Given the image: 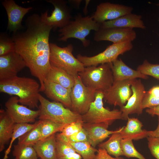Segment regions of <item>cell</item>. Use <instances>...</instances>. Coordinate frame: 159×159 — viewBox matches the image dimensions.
<instances>
[{"label": "cell", "mask_w": 159, "mask_h": 159, "mask_svg": "<svg viewBox=\"0 0 159 159\" xmlns=\"http://www.w3.org/2000/svg\"><path fill=\"white\" fill-rule=\"evenodd\" d=\"M44 92L48 98L54 101L61 103L71 110L72 89L46 80L44 82Z\"/></svg>", "instance_id": "18"}, {"label": "cell", "mask_w": 159, "mask_h": 159, "mask_svg": "<svg viewBox=\"0 0 159 159\" xmlns=\"http://www.w3.org/2000/svg\"></svg>", "instance_id": "48"}, {"label": "cell", "mask_w": 159, "mask_h": 159, "mask_svg": "<svg viewBox=\"0 0 159 159\" xmlns=\"http://www.w3.org/2000/svg\"><path fill=\"white\" fill-rule=\"evenodd\" d=\"M74 76V83L71 93V110L82 115L95 100L96 92L85 85L78 74Z\"/></svg>", "instance_id": "9"}, {"label": "cell", "mask_w": 159, "mask_h": 159, "mask_svg": "<svg viewBox=\"0 0 159 159\" xmlns=\"http://www.w3.org/2000/svg\"><path fill=\"white\" fill-rule=\"evenodd\" d=\"M148 148L152 155L156 159H159V138L148 137Z\"/></svg>", "instance_id": "38"}, {"label": "cell", "mask_w": 159, "mask_h": 159, "mask_svg": "<svg viewBox=\"0 0 159 159\" xmlns=\"http://www.w3.org/2000/svg\"><path fill=\"white\" fill-rule=\"evenodd\" d=\"M39 120L41 121L42 125L40 140H43L57 132H61L67 125L59 123L49 120Z\"/></svg>", "instance_id": "31"}, {"label": "cell", "mask_w": 159, "mask_h": 159, "mask_svg": "<svg viewBox=\"0 0 159 159\" xmlns=\"http://www.w3.org/2000/svg\"><path fill=\"white\" fill-rule=\"evenodd\" d=\"M58 134L62 138L71 142H89L87 133L83 127L81 131L78 133L68 137H66L62 136L59 133H58Z\"/></svg>", "instance_id": "37"}, {"label": "cell", "mask_w": 159, "mask_h": 159, "mask_svg": "<svg viewBox=\"0 0 159 159\" xmlns=\"http://www.w3.org/2000/svg\"><path fill=\"white\" fill-rule=\"evenodd\" d=\"M67 88L72 89L74 83V76L63 70L51 65L46 79Z\"/></svg>", "instance_id": "25"}, {"label": "cell", "mask_w": 159, "mask_h": 159, "mask_svg": "<svg viewBox=\"0 0 159 159\" xmlns=\"http://www.w3.org/2000/svg\"><path fill=\"white\" fill-rule=\"evenodd\" d=\"M56 159H82L69 144L57 134Z\"/></svg>", "instance_id": "27"}, {"label": "cell", "mask_w": 159, "mask_h": 159, "mask_svg": "<svg viewBox=\"0 0 159 159\" xmlns=\"http://www.w3.org/2000/svg\"><path fill=\"white\" fill-rule=\"evenodd\" d=\"M50 47L51 65L60 68L73 76L84 69L83 64L73 54V47L72 44L61 47L56 44L50 43Z\"/></svg>", "instance_id": "6"}, {"label": "cell", "mask_w": 159, "mask_h": 159, "mask_svg": "<svg viewBox=\"0 0 159 159\" xmlns=\"http://www.w3.org/2000/svg\"><path fill=\"white\" fill-rule=\"evenodd\" d=\"M95 159H124L122 158H114L109 155L104 149L99 148Z\"/></svg>", "instance_id": "40"}, {"label": "cell", "mask_w": 159, "mask_h": 159, "mask_svg": "<svg viewBox=\"0 0 159 159\" xmlns=\"http://www.w3.org/2000/svg\"><path fill=\"white\" fill-rule=\"evenodd\" d=\"M158 105L159 98L152 96L146 92L142 102L143 109L150 108Z\"/></svg>", "instance_id": "39"}, {"label": "cell", "mask_w": 159, "mask_h": 159, "mask_svg": "<svg viewBox=\"0 0 159 159\" xmlns=\"http://www.w3.org/2000/svg\"><path fill=\"white\" fill-rule=\"evenodd\" d=\"M39 120H49L65 125L82 120V115L65 107L60 103L50 101L40 94Z\"/></svg>", "instance_id": "5"}, {"label": "cell", "mask_w": 159, "mask_h": 159, "mask_svg": "<svg viewBox=\"0 0 159 159\" xmlns=\"http://www.w3.org/2000/svg\"><path fill=\"white\" fill-rule=\"evenodd\" d=\"M121 130L113 133L107 140L100 143L98 145L99 148L104 149L109 155L115 157L124 156L121 147Z\"/></svg>", "instance_id": "26"}, {"label": "cell", "mask_w": 159, "mask_h": 159, "mask_svg": "<svg viewBox=\"0 0 159 159\" xmlns=\"http://www.w3.org/2000/svg\"><path fill=\"white\" fill-rule=\"evenodd\" d=\"M40 85L33 79L14 77L0 81V92L18 97L19 103L32 109H38Z\"/></svg>", "instance_id": "2"}, {"label": "cell", "mask_w": 159, "mask_h": 159, "mask_svg": "<svg viewBox=\"0 0 159 159\" xmlns=\"http://www.w3.org/2000/svg\"><path fill=\"white\" fill-rule=\"evenodd\" d=\"M15 51V44L12 37L1 33L0 36V56Z\"/></svg>", "instance_id": "35"}, {"label": "cell", "mask_w": 159, "mask_h": 159, "mask_svg": "<svg viewBox=\"0 0 159 159\" xmlns=\"http://www.w3.org/2000/svg\"><path fill=\"white\" fill-rule=\"evenodd\" d=\"M41 121L39 120L36 125L18 138L17 144L32 146L40 140L41 135Z\"/></svg>", "instance_id": "29"}, {"label": "cell", "mask_w": 159, "mask_h": 159, "mask_svg": "<svg viewBox=\"0 0 159 159\" xmlns=\"http://www.w3.org/2000/svg\"><path fill=\"white\" fill-rule=\"evenodd\" d=\"M132 42L113 43L102 52L92 57L83 56L80 54L77 56V59L85 67L112 63L117 59L118 57L132 49Z\"/></svg>", "instance_id": "8"}, {"label": "cell", "mask_w": 159, "mask_h": 159, "mask_svg": "<svg viewBox=\"0 0 159 159\" xmlns=\"http://www.w3.org/2000/svg\"><path fill=\"white\" fill-rule=\"evenodd\" d=\"M111 69L114 81L133 80L138 78L144 80L148 79V76L128 67L120 58L112 63Z\"/></svg>", "instance_id": "21"}, {"label": "cell", "mask_w": 159, "mask_h": 159, "mask_svg": "<svg viewBox=\"0 0 159 159\" xmlns=\"http://www.w3.org/2000/svg\"><path fill=\"white\" fill-rule=\"evenodd\" d=\"M135 79L114 81L112 86L104 93V99L108 104L120 107L132 94L131 85Z\"/></svg>", "instance_id": "13"}, {"label": "cell", "mask_w": 159, "mask_h": 159, "mask_svg": "<svg viewBox=\"0 0 159 159\" xmlns=\"http://www.w3.org/2000/svg\"><path fill=\"white\" fill-rule=\"evenodd\" d=\"M146 92L152 96L159 98V86H153Z\"/></svg>", "instance_id": "42"}, {"label": "cell", "mask_w": 159, "mask_h": 159, "mask_svg": "<svg viewBox=\"0 0 159 159\" xmlns=\"http://www.w3.org/2000/svg\"><path fill=\"white\" fill-rule=\"evenodd\" d=\"M37 122L38 121L32 124L29 123L15 124L13 133L11 139L9 146L5 152L3 159H6L7 158V155L11 150L12 144L14 140L34 127Z\"/></svg>", "instance_id": "32"}, {"label": "cell", "mask_w": 159, "mask_h": 159, "mask_svg": "<svg viewBox=\"0 0 159 159\" xmlns=\"http://www.w3.org/2000/svg\"><path fill=\"white\" fill-rule=\"evenodd\" d=\"M82 1V0H70L67 1V2L72 5L75 8L79 9Z\"/></svg>", "instance_id": "44"}, {"label": "cell", "mask_w": 159, "mask_h": 159, "mask_svg": "<svg viewBox=\"0 0 159 159\" xmlns=\"http://www.w3.org/2000/svg\"><path fill=\"white\" fill-rule=\"evenodd\" d=\"M137 70L144 74L151 76L159 80V64L150 63L145 59L142 64L138 66Z\"/></svg>", "instance_id": "34"}, {"label": "cell", "mask_w": 159, "mask_h": 159, "mask_svg": "<svg viewBox=\"0 0 159 159\" xmlns=\"http://www.w3.org/2000/svg\"><path fill=\"white\" fill-rule=\"evenodd\" d=\"M38 157L41 159H57L56 135L54 134L33 145Z\"/></svg>", "instance_id": "23"}, {"label": "cell", "mask_w": 159, "mask_h": 159, "mask_svg": "<svg viewBox=\"0 0 159 159\" xmlns=\"http://www.w3.org/2000/svg\"><path fill=\"white\" fill-rule=\"evenodd\" d=\"M69 144L75 151L80 155L82 159H95L98 149L93 147L88 141L74 142L68 141L61 137Z\"/></svg>", "instance_id": "28"}, {"label": "cell", "mask_w": 159, "mask_h": 159, "mask_svg": "<svg viewBox=\"0 0 159 159\" xmlns=\"http://www.w3.org/2000/svg\"><path fill=\"white\" fill-rule=\"evenodd\" d=\"M26 67L23 58L16 51L0 56V81L17 76Z\"/></svg>", "instance_id": "16"}, {"label": "cell", "mask_w": 159, "mask_h": 159, "mask_svg": "<svg viewBox=\"0 0 159 159\" xmlns=\"http://www.w3.org/2000/svg\"><path fill=\"white\" fill-rule=\"evenodd\" d=\"M100 26L92 16L83 17L79 14L75 16L74 20H71L67 25L59 29V40L65 42L69 38H74L80 40L83 46L87 47L90 42L86 39V37L91 30L98 31Z\"/></svg>", "instance_id": "4"}, {"label": "cell", "mask_w": 159, "mask_h": 159, "mask_svg": "<svg viewBox=\"0 0 159 159\" xmlns=\"http://www.w3.org/2000/svg\"><path fill=\"white\" fill-rule=\"evenodd\" d=\"M85 5L83 9V12L85 15H86L87 14V11H88L87 9V7L89 3V2L90 1V0H85Z\"/></svg>", "instance_id": "45"}, {"label": "cell", "mask_w": 159, "mask_h": 159, "mask_svg": "<svg viewBox=\"0 0 159 159\" xmlns=\"http://www.w3.org/2000/svg\"><path fill=\"white\" fill-rule=\"evenodd\" d=\"M111 64L112 63H109L86 67L78 74L86 87L96 92L104 93L114 82Z\"/></svg>", "instance_id": "3"}, {"label": "cell", "mask_w": 159, "mask_h": 159, "mask_svg": "<svg viewBox=\"0 0 159 159\" xmlns=\"http://www.w3.org/2000/svg\"><path fill=\"white\" fill-rule=\"evenodd\" d=\"M52 29L34 13L26 18L25 30L13 33L11 37L15 51L23 58L32 75L39 80L40 92L44 91V82L51 67L49 39Z\"/></svg>", "instance_id": "1"}, {"label": "cell", "mask_w": 159, "mask_h": 159, "mask_svg": "<svg viewBox=\"0 0 159 159\" xmlns=\"http://www.w3.org/2000/svg\"><path fill=\"white\" fill-rule=\"evenodd\" d=\"M121 147L124 156L128 158H135L138 159H146L135 148L132 140L122 139Z\"/></svg>", "instance_id": "33"}, {"label": "cell", "mask_w": 159, "mask_h": 159, "mask_svg": "<svg viewBox=\"0 0 159 159\" xmlns=\"http://www.w3.org/2000/svg\"><path fill=\"white\" fill-rule=\"evenodd\" d=\"M136 37V33L133 29L115 27L100 29L95 32L93 39L97 42L107 41L118 43L132 42Z\"/></svg>", "instance_id": "15"}, {"label": "cell", "mask_w": 159, "mask_h": 159, "mask_svg": "<svg viewBox=\"0 0 159 159\" xmlns=\"http://www.w3.org/2000/svg\"><path fill=\"white\" fill-rule=\"evenodd\" d=\"M146 112L152 116L157 115L159 117V105L147 108Z\"/></svg>", "instance_id": "41"}, {"label": "cell", "mask_w": 159, "mask_h": 159, "mask_svg": "<svg viewBox=\"0 0 159 159\" xmlns=\"http://www.w3.org/2000/svg\"><path fill=\"white\" fill-rule=\"evenodd\" d=\"M109 126L104 123L90 124L84 123L83 127L86 131L89 142L95 147L114 133L121 130L124 126L115 130H108Z\"/></svg>", "instance_id": "19"}, {"label": "cell", "mask_w": 159, "mask_h": 159, "mask_svg": "<svg viewBox=\"0 0 159 159\" xmlns=\"http://www.w3.org/2000/svg\"><path fill=\"white\" fill-rule=\"evenodd\" d=\"M16 123L6 110H0V151L11 140Z\"/></svg>", "instance_id": "24"}, {"label": "cell", "mask_w": 159, "mask_h": 159, "mask_svg": "<svg viewBox=\"0 0 159 159\" xmlns=\"http://www.w3.org/2000/svg\"><path fill=\"white\" fill-rule=\"evenodd\" d=\"M156 5L157 6H159V3L157 4H156Z\"/></svg>", "instance_id": "46"}, {"label": "cell", "mask_w": 159, "mask_h": 159, "mask_svg": "<svg viewBox=\"0 0 159 159\" xmlns=\"http://www.w3.org/2000/svg\"><path fill=\"white\" fill-rule=\"evenodd\" d=\"M133 10L131 6L108 2H103L97 6L95 12L92 16L96 22L100 24L131 13Z\"/></svg>", "instance_id": "14"}, {"label": "cell", "mask_w": 159, "mask_h": 159, "mask_svg": "<svg viewBox=\"0 0 159 159\" xmlns=\"http://www.w3.org/2000/svg\"><path fill=\"white\" fill-rule=\"evenodd\" d=\"M2 4L8 16L7 29L13 33L22 29V19L32 7H22L17 4L14 0H5L2 1Z\"/></svg>", "instance_id": "17"}, {"label": "cell", "mask_w": 159, "mask_h": 159, "mask_svg": "<svg viewBox=\"0 0 159 159\" xmlns=\"http://www.w3.org/2000/svg\"><path fill=\"white\" fill-rule=\"evenodd\" d=\"M158 124L157 127L154 130L148 131V137H152L159 138V117L158 118Z\"/></svg>", "instance_id": "43"}, {"label": "cell", "mask_w": 159, "mask_h": 159, "mask_svg": "<svg viewBox=\"0 0 159 159\" xmlns=\"http://www.w3.org/2000/svg\"><path fill=\"white\" fill-rule=\"evenodd\" d=\"M104 97L103 92H96L95 100L90 104L87 112L82 115L84 123H104L109 126L116 120H122L120 110L114 109L110 110L104 107Z\"/></svg>", "instance_id": "7"}, {"label": "cell", "mask_w": 159, "mask_h": 159, "mask_svg": "<svg viewBox=\"0 0 159 159\" xmlns=\"http://www.w3.org/2000/svg\"><path fill=\"white\" fill-rule=\"evenodd\" d=\"M131 88L132 92L131 95L126 104L120 108L122 120H127L129 115H140L143 112L142 103L146 91L141 80H134Z\"/></svg>", "instance_id": "12"}, {"label": "cell", "mask_w": 159, "mask_h": 159, "mask_svg": "<svg viewBox=\"0 0 159 159\" xmlns=\"http://www.w3.org/2000/svg\"><path fill=\"white\" fill-rule=\"evenodd\" d=\"M5 110L16 124L34 122L38 117L40 111L34 110L20 104L17 96L10 97L5 102Z\"/></svg>", "instance_id": "11"}, {"label": "cell", "mask_w": 159, "mask_h": 159, "mask_svg": "<svg viewBox=\"0 0 159 159\" xmlns=\"http://www.w3.org/2000/svg\"><path fill=\"white\" fill-rule=\"evenodd\" d=\"M100 29L122 28L145 29L146 27L141 15L129 13L116 19L100 24Z\"/></svg>", "instance_id": "20"}, {"label": "cell", "mask_w": 159, "mask_h": 159, "mask_svg": "<svg viewBox=\"0 0 159 159\" xmlns=\"http://www.w3.org/2000/svg\"></svg>", "instance_id": "47"}, {"label": "cell", "mask_w": 159, "mask_h": 159, "mask_svg": "<svg viewBox=\"0 0 159 159\" xmlns=\"http://www.w3.org/2000/svg\"><path fill=\"white\" fill-rule=\"evenodd\" d=\"M47 1L54 7L51 14L48 15V10L40 16L42 21L52 29H61L67 25L71 20V10L67 5V1L64 0H48Z\"/></svg>", "instance_id": "10"}, {"label": "cell", "mask_w": 159, "mask_h": 159, "mask_svg": "<svg viewBox=\"0 0 159 159\" xmlns=\"http://www.w3.org/2000/svg\"><path fill=\"white\" fill-rule=\"evenodd\" d=\"M14 159H38V157L32 146L17 144L13 146Z\"/></svg>", "instance_id": "30"}, {"label": "cell", "mask_w": 159, "mask_h": 159, "mask_svg": "<svg viewBox=\"0 0 159 159\" xmlns=\"http://www.w3.org/2000/svg\"><path fill=\"white\" fill-rule=\"evenodd\" d=\"M143 126L137 118L129 117L126 126L120 132L122 139L138 140L147 138L148 131L143 129Z\"/></svg>", "instance_id": "22"}, {"label": "cell", "mask_w": 159, "mask_h": 159, "mask_svg": "<svg viewBox=\"0 0 159 159\" xmlns=\"http://www.w3.org/2000/svg\"><path fill=\"white\" fill-rule=\"evenodd\" d=\"M84 123L83 120H80L67 125L59 133L66 137L72 136L82 129Z\"/></svg>", "instance_id": "36"}]
</instances>
